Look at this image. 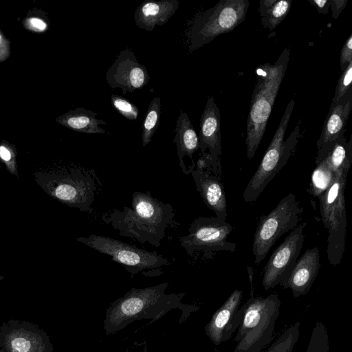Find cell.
<instances>
[{
	"instance_id": "cell-34",
	"label": "cell",
	"mask_w": 352,
	"mask_h": 352,
	"mask_svg": "<svg viewBox=\"0 0 352 352\" xmlns=\"http://www.w3.org/2000/svg\"><path fill=\"white\" fill-rule=\"evenodd\" d=\"M1 36H0V42H1Z\"/></svg>"
},
{
	"instance_id": "cell-4",
	"label": "cell",
	"mask_w": 352,
	"mask_h": 352,
	"mask_svg": "<svg viewBox=\"0 0 352 352\" xmlns=\"http://www.w3.org/2000/svg\"><path fill=\"white\" fill-rule=\"evenodd\" d=\"M280 305L276 294L248 298L234 338L236 344L234 352H261L271 343Z\"/></svg>"
},
{
	"instance_id": "cell-25",
	"label": "cell",
	"mask_w": 352,
	"mask_h": 352,
	"mask_svg": "<svg viewBox=\"0 0 352 352\" xmlns=\"http://www.w3.org/2000/svg\"><path fill=\"white\" fill-rule=\"evenodd\" d=\"M161 114V99L154 98L148 105L142 126V141L144 146H146L152 140L157 131Z\"/></svg>"
},
{
	"instance_id": "cell-32",
	"label": "cell",
	"mask_w": 352,
	"mask_h": 352,
	"mask_svg": "<svg viewBox=\"0 0 352 352\" xmlns=\"http://www.w3.org/2000/svg\"><path fill=\"white\" fill-rule=\"evenodd\" d=\"M30 23L33 27L40 30H43L46 28V24L39 19L32 18L30 20Z\"/></svg>"
},
{
	"instance_id": "cell-26",
	"label": "cell",
	"mask_w": 352,
	"mask_h": 352,
	"mask_svg": "<svg viewBox=\"0 0 352 352\" xmlns=\"http://www.w3.org/2000/svg\"><path fill=\"white\" fill-rule=\"evenodd\" d=\"M299 335L300 322H296L285 329L266 351L261 352H292Z\"/></svg>"
},
{
	"instance_id": "cell-19",
	"label": "cell",
	"mask_w": 352,
	"mask_h": 352,
	"mask_svg": "<svg viewBox=\"0 0 352 352\" xmlns=\"http://www.w3.org/2000/svg\"><path fill=\"white\" fill-rule=\"evenodd\" d=\"M179 6L178 0L145 1L135 11V23L140 29L151 32L157 25L167 23Z\"/></svg>"
},
{
	"instance_id": "cell-7",
	"label": "cell",
	"mask_w": 352,
	"mask_h": 352,
	"mask_svg": "<svg viewBox=\"0 0 352 352\" xmlns=\"http://www.w3.org/2000/svg\"><path fill=\"white\" fill-rule=\"evenodd\" d=\"M249 5L248 0H221L197 15L187 33L189 52L198 50L241 24Z\"/></svg>"
},
{
	"instance_id": "cell-28",
	"label": "cell",
	"mask_w": 352,
	"mask_h": 352,
	"mask_svg": "<svg viewBox=\"0 0 352 352\" xmlns=\"http://www.w3.org/2000/svg\"><path fill=\"white\" fill-rule=\"evenodd\" d=\"M352 62H350L338 80L332 102H337L351 88Z\"/></svg>"
},
{
	"instance_id": "cell-29",
	"label": "cell",
	"mask_w": 352,
	"mask_h": 352,
	"mask_svg": "<svg viewBox=\"0 0 352 352\" xmlns=\"http://www.w3.org/2000/svg\"><path fill=\"white\" fill-rule=\"evenodd\" d=\"M352 62V34H350L342 47L340 54V67L343 72L348 64Z\"/></svg>"
},
{
	"instance_id": "cell-23",
	"label": "cell",
	"mask_w": 352,
	"mask_h": 352,
	"mask_svg": "<svg viewBox=\"0 0 352 352\" xmlns=\"http://www.w3.org/2000/svg\"><path fill=\"white\" fill-rule=\"evenodd\" d=\"M324 160L334 173L349 170L352 164V136L349 142L344 135L335 142Z\"/></svg>"
},
{
	"instance_id": "cell-16",
	"label": "cell",
	"mask_w": 352,
	"mask_h": 352,
	"mask_svg": "<svg viewBox=\"0 0 352 352\" xmlns=\"http://www.w3.org/2000/svg\"><path fill=\"white\" fill-rule=\"evenodd\" d=\"M199 146L201 154L206 153L210 159L212 172L221 173L219 156L221 154L220 111L212 96L208 98L200 119Z\"/></svg>"
},
{
	"instance_id": "cell-8",
	"label": "cell",
	"mask_w": 352,
	"mask_h": 352,
	"mask_svg": "<svg viewBox=\"0 0 352 352\" xmlns=\"http://www.w3.org/2000/svg\"><path fill=\"white\" fill-rule=\"evenodd\" d=\"M303 208L296 195L289 193L257 223L253 237L252 252L256 265L266 257L269 250L283 234L294 230L301 220Z\"/></svg>"
},
{
	"instance_id": "cell-9",
	"label": "cell",
	"mask_w": 352,
	"mask_h": 352,
	"mask_svg": "<svg viewBox=\"0 0 352 352\" xmlns=\"http://www.w3.org/2000/svg\"><path fill=\"white\" fill-rule=\"evenodd\" d=\"M232 230L229 223L217 217H199L192 222L188 234L179 241L188 256L204 252L210 258L218 252L236 250V244L227 240Z\"/></svg>"
},
{
	"instance_id": "cell-5",
	"label": "cell",
	"mask_w": 352,
	"mask_h": 352,
	"mask_svg": "<svg viewBox=\"0 0 352 352\" xmlns=\"http://www.w3.org/2000/svg\"><path fill=\"white\" fill-rule=\"evenodd\" d=\"M294 107V100H291L257 170L245 188L243 199L245 202L256 201L292 156L300 137L299 124L295 127L286 141L284 138Z\"/></svg>"
},
{
	"instance_id": "cell-13",
	"label": "cell",
	"mask_w": 352,
	"mask_h": 352,
	"mask_svg": "<svg viewBox=\"0 0 352 352\" xmlns=\"http://www.w3.org/2000/svg\"><path fill=\"white\" fill-rule=\"evenodd\" d=\"M106 80L111 89L120 88L126 94L142 89L148 84L150 76L133 50L126 48L120 52L107 71Z\"/></svg>"
},
{
	"instance_id": "cell-20",
	"label": "cell",
	"mask_w": 352,
	"mask_h": 352,
	"mask_svg": "<svg viewBox=\"0 0 352 352\" xmlns=\"http://www.w3.org/2000/svg\"><path fill=\"white\" fill-rule=\"evenodd\" d=\"M175 132V135L173 139V143L176 144L179 165L182 171L188 175L184 157H188L190 158L191 164L195 166L192 155L199 148V146L196 131L188 115L182 111H180L179 116L177 120Z\"/></svg>"
},
{
	"instance_id": "cell-11",
	"label": "cell",
	"mask_w": 352,
	"mask_h": 352,
	"mask_svg": "<svg viewBox=\"0 0 352 352\" xmlns=\"http://www.w3.org/2000/svg\"><path fill=\"white\" fill-rule=\"evenodd\" d=\"M1 352H54L50 337L35 324L11 319L0 327Z\"/></svg>"
},
{
	"instance_id": "cell-10",
	"label": "cell",
	"mask_w": 352,
	"mask_h": 352,
	"mask_svg": "<svg viewBox=\"0 0 352 352\" xmlns=\"http://www.w3.org/2000/svg\"><path fill=\"white\" fill-rule=\"evenodd\" d=\"M78 240L91 248L111 257L132 274L144 270L157 269L169 265V261L156 252L140 249L108 236L91 234Z\"/></svg>"
},
{
	"instance_id": "cell-3",
	"label": "cell",
	"mask_w": 352,
	"mask_h": 352,
	"mask_svg": "<svg viewBox=\"0 0 352 352\" xmlns=\"http://www.w3.org/2000/svg\"><path fill=\"white\" fill-rule=\"evenodd\" d=\"M289 50L285 48L274 65L265 63L256 69L257 80L252 94L247 120V157L252 159L265 131L267 123L286 73Z\"/></svg>"
},
{
	"instance_id": "cell-27",
	"label": "cell",
	"mask_w": 352,
	"mask_h": 352,
	"mask_svg": "<svg viewBox=\"0 0 352 352\" xmlns=\"http://www.w3.org/2000/svg\"><path fill=\"white\" fill-rule=\"evenodd\" d=\"M111 102L115 109L127 120L133 121L137 119L139 109L135 104L116 94H111Z\"/></svg>"
},
{
	"instance_id": "cell-31",
	"label": "cell",
	"mask_w": 352,
	"mask_h": 352,
	"mask_svg": "<svg viewBox=\"0 0 352 352\" xmlns=\"http://www.w3.org/2000/svg\"><path fill=\"white\" fill-rule=\"evenodd\" d=\"M309 2L315 6L318 12L324 14L329 13L330 8V1L309 0Z\"/></svg>"
},
{
	"instance_id": "cell-17",
	"label": "cell",
	"mask_w": 352,
	"mask_h": 352,
	"mask_svg": "<svg viewBox=\"0 0 352 352\" xmlns=\"http://www.w3.org/2000/svg\"><path fill=\"white\" fill-rule=\"evenodd\" d=\"M320 267L319 250L318 248L308 249L279 285L285 289H290L294 298L305 296L309 292Z\"/></svg>"
},
{
	"instance_id": "cell-33",
	"label": "cell",
	"mask_w": 352,
	"mask_h": 352,
	"mask_svg": "<svg viewBox=\"0 0 352 352\" xmlns=\"http://www.w3.org/2000/svg\"><path fill=\"white\" fill-rule=\"evenodd\" d=\"M0 157L6 161H8L11 158V155L9 151L4 146H0Z\"/></svg>"
},
{
	"instance_id": "cell-15",
	"label": "cell",
	"mask_w": 352,
	"mask_h": 352,
	"mask_svg": "<svg viewBox=\"0 0 352 352\" xmlns=\"http://www.w3.org/2000/svg\"><path fill=\"white\" fill-rule=\"evenodd\" d=\"M352 109V88L338 101L332 102L317 141L316 165L323 161L336 140L344 135Z\"/></svg>"
},
{
	"instance_id": "cell-22",
	"label": "cell",
	"mask_w": 352,
	"mask_h": 352,
	"mask_svg": "<svg viewBox=\"0 0 352 352\" xmlns=\"http://www.w3.org/2000/svg\"><path fill=\"white\" fill-rule=\"evenodd\" d=\"M290 0H261L258 12L265 29L272 30L286 17L292 6Z\"/></svg>"
},
{
	"instance_id": "cell-1",
	"label": "cell",
	"mask_w": 352,
	"mask_h": 352,
	"mask_svg": "<svg viewBox=\"0 0 352 352\" xmlns=\"http://www.w3.org/2000/svg\"><path fill=\"white\" fill-rule=\"evenodd\" d=\"M174 216L170 204L154 198L150 191H136L133 193L131 207L114 209L102 219L122 236L160 247Z\"/></svg>"
},
{
	"instance_id": "cell-21",
	"label": "cell",
	"mask_w": 352,
	"mask_h": 352,
	"mask_svg": "<svg viewBox=\"0 0 352 352\" xmlns=\"http://www.w3.org/2000/svg\"><path fill=\"white\" fill-rule=\"evenodd\" d=\"M98 113L84 108H78L65 115L63 122L67 127L89 134H103L106 131L100 124H106V122L98 119Z\"/></svg>"
},
{
	"instance_id": "cell-24",
	"label": "cell",
	"mask_w": 352,
	"mask_h": 352,
	"mask_svg": "<svg viewBox=\"0 0 352 352\" xmlns=\"http://www.w3.org/2000/svg\"><path fill=\"white\" fill-rule=\"evenodd\" d=\"M336 175L324 160L312 173L308 192L318 198L329 187Z\"/></svg>"
},
{
	"instance_id": "cell-12",
	"label": "cell",
	"mask_w": 352,
	"mask_h": 352,
	"mask_svg": "<svg viewBox=\"0 0 352 352\" xmlns=\"http://www.w3.org/2000/svg\"><path fill=\"white\" fill-rule=\"evenodd\" d=\"M307 223L298 224L271 254L263 269L262 285L265 291L274 288L289 274L302 250Z\"/></svg>"
},
{
	"instance_id": "cell-18",
	"label": "cell",
	"mask_w": 352,
	"mask_h": 352,
	"mask_svg": "<svg viewBox=\"0 0 352 352\" xmlns=\"http://www.w3.org/2000/svg\"><path fill=\"white\" fill-rule=\"evenodd\" d=\"M190 174L196 190L206 206L215 213L217 217L226 221L228 216L226 195L219 178L212 173L211 168L201 169L195 167Z\"/></svg>"
},
{
	"instance_id": "cell-6",
	"label": "cell",
	"mask_w": 352,
	"mask_h": 352,
	"mask_svg": "<svg viewBox=\"0 0 352 352\" xmlns=\"http://www.w3.org/2000/svg\"><path fill=\"white\" fill-rule=\"evenodd\" d=\"M349 170L336 173L327 190L319 197L322 223L329 232L327 258L333 265L340 264L345 248L346 212L344 189Z\"/></svg>"
},
{
	"instance_id": "cell-2",
	"label": "cell",
	"mask_w": 352,
	"mask_h": 352,
	"mask_svg": "<svg viewBox=\"0 0 352 352\" xmlns=\"http://www.w3.org/2000/svg\"><path fill=\"white\" fill-rule=\"evenodd\" d=\"M168 286L164 283L146 288H132L113 302L107 309L104 320L106 333H115L137 320H157L177 308L183 294H166Z\"/></svg>"
},
{
	"instance_id": "cell-30",
	"label": "cell",
	"mask_w": 352,
	"mask_h": 352,
	"mask_svg": "<svg viewBox=\"0 0 352 352\" xmlns=\"http://www.w3.org/2000/svg\"><path fill=\"white\" fill-rule=\"evenodd\" d=\"M347 0H331L330 8L332 11V16L337 19L341 12L345 8Z\"/></svg>"
},
{
	"instance_id": "cell-14",
	"label": "cell",
	"mask_w": 352,
	"mask_h": 352,
	"mask_svg": "<svg viewBox=\"0 0 352 352\" xmlns=\"http://www.w3.org/2000/svg\"><path fill=\"white\" fill-rule=\"evenodd\" d=\"M243 292L236 289L212 314L205 327V333L213 344L218 346L229 340L241 325L244 304L241 305Z\"/></svg>"
}]
</instances>
